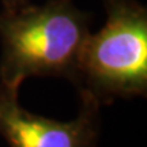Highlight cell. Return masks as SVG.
<instances>
[{
  "label": "cell",
  "mask_w": 147,
  "mask_h": 147,
  "mask_svg": "<svg viewBox=\"0 0 147 147\" xmlns=\"http://www.w3.org/2000/svg\"><path fill=\"white\" fill-rule=\"evenodd\" d=\"M29 3V0H3V10L4 11H14L22 5Z\"/></svg>",
  "instance_id": "4"
},
{
  "label": "cell",
  "mask_w": 147,
  "mask_h": 147,
  "mask_svg": "<svg viewBox=\"0 0 147 147\" xmlns=\"http://www.w3.org/2000/svg\"><path fill=\"white\" fill-rule=\"evenodd\" d=\"M82 105L72 121L34 115L18 102V89L0 83V135L10 147H95L100 104L80 94Z\"/></svg>",
  "instance_id": "3"
},
{
  "label": "cell",
  "mask_w": 147,
  "mask_h": 147,
  "mask_svg": "<svg viewBox=\"0 0 147 147\" xmlns=\"http://www.w3.org/2000/svg\"><path fill=\"white\" fill-rule=\"evenodd\" d=\"M106 21L86 37L74 79L100 105L147 93V10L135 0H105Z\"/></svg>",
  "instance_id": "2"
},
{
  "label": "cell",
  "mask_w": 147,
  "mask_h": 147,
  "mask_svg": "<svg viewBox=\"0 0 147 147\" xmlns=\"http://www.w3.org/2000/svg\"><path fill=\"white\" fill-rule=\"evenodd\" d=\"M90 16L72 0L25 4L0 14V83L18 89L29 76L75 79Z\"/></svg>",
  "instance_id": "1"
}]
</instances>
